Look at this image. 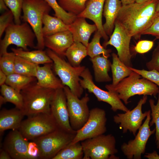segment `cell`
Wrapping results in <instances>:
<instances>
[{
    "mask_svg": "<svg viewBox=\"0 0 159 159\" xmlns=\"http://www.w3.org/2000/svg\"><path fill=\"white\" fill-rule=\"evenodd\" d=\"M42 32L44 37L57 33L69 30V25L60 19L52 16L49 14H45L43 17Z\"/></svg>",
    "mask_w": 159,
    "mask_h": 159,
    "instance_id": "26",
    "label": "cell"
},
{
    "mask_svg": "<svg viewBox=\"0 0 159 159\" xmlns=\"http://www.w3.org/2000/svg\"><path fill=\"white\" fill-rule=\"evenodd\" d=\"M7 76L3 71L0 69V85L1 86L5 84Z\"/></svg>",
    "mask_w": 159,
    "mask_h": 159,
    "instance_id": "47",
    "label": "cell"
},
{
    "mask_svg": "<svg viewBox=\"0 0 159 159\" xmlns=\"http://www.w3.org/2000/svg\"><path fill=\"white\" fill-rule=\"evenodd\" d=\"M50 113L59 128L67 132L76 133L69 122L67 98L63 88L55 90L50 106Z\"/></svg>",
    "mask_w": 159,
    "mask_h": 159,
    "instance_id": "16",
    "label": "cell"
},
{
    "mask_svg": "<svg viewBox=\"0 0 159 159\" xmlns=\"http://www.w3.org/2000/svg\"><path fill=\"white\" fill-rule=\"evenodd\" d=\"M4 38L0 39V56L7 52V49L13 44L28 51V47L36 49L34 40L36 35L30 25L26 22L20 24L13 23L5 30Z\"/></svg>",
    "mask_w": 159,
    "mask_h": 159,
    "instance_id": "6",
    "label": "cell"
},
{
    "mask_svg": "<svg viewBox=\"0 0 159 159\" xmlns=\"http://www.w3.org/2000/svg\"><path fill=\"white\" fill-rule=\"evenodd\" d=\"M0 92L6 102L14 104L16 107L21 110L23 105L21 94L10 86L5 84L1 86Z\"/></svg>",
    "mask_w": 159,
    "mask_h": 159,
    "instance_id": "32",
    "label": "cell"
},
{
    "mask_svg": "<svg viewBox=\"0 0 159 159\" xmlns=\"http://www.w3.org/2000/svg\"><path fill=\"white\" fill-rule=\"evenodd\" d=\"M51 7L44 0H24L21 18L28 23L34 32L37 43L36 49L43 50L45 47L42 34V20L44 15L49 14Z\"/></svg>",
    "mask_w": 159,
    "mask_h": 159,
    "instance_id": "5",
    "label": "cell"
},
{
    "mask_svg": "<svg viewBox=\"0 0 159 159\" xmlns=\"http://www.w3.org/2000/svg\"><path fill=\"white\" fill-rule=\"evenodd\" d=\"M11 158L10 155L3 148L0 149V159H10Z\"/></svg>",
    "mask_w": 159,
    "mask_h": 159,
    "instance_id": "46",
    "label": "cell"
},
{
    "mask_svg": "<svg viewBox=\"0 0 159 159\" xmlns=\"http://www.w3.org/2000/svg\"><path fill=\"white\" fill-rule=\"evenodd\" d=\"M52 63L45 64L42 66L38 65L35 76L37 83L39 86L45 88L55 90L63 88L65 86L52 71Z\"/></svg>",
    "mask_w": 159,
    "mask_h": 159,
    "instance_id": "21",
    "label": "cell"
},
{
    "mask_svg": "<svg viewBox=\"0 0 159 159\" xmlns=\"http://www.w3.org/2000/svg\"><path fill=\"white\" fill-rule=\"evenodd\" d=\"M54 11V16L62 20L66 24L72 23L77 17L73 14L65 11L60 6L56 0H44Z\"/></svg>",
    "mask_w": 159,
    "mask_h": 159,
    "instance_id": "35",
    "label": "cell"
},
{
    "mask_svg": "<svg viewBox=\"0 0 159 159\" xmlns=\"http://www.w3.org/2000/svg\"><path fill=\"white\" fill-rule=\"evenodd\" d=\"M44 42L45 47L62 57L74 42L71 32L67 30L44 37Z\"/></svg>",
    "mask_w": 159,
    "mask_h": 159,
    "instance_id": "19",
    "label": "cell"
},
{
    "mask_svg": "<svg viewBox=\"0 0 159 159\" xmlns=\"http://www.w3.org/2000/svg\"><path fill=\"white\" fill-rule=\"evenodd\" d=\"M132 37L128 35L122 26L116 20L114 29L110 39L104 42L103 46L105 48L109 45L113 46L117 50L120 59L127 66L132 67V55L130 48Z\"/></svg>",
    "mask_w": 159,
    "mask_h": 159,
    "instance_id": "15",
    "label": "cell"
},
{
    "mask_svg": "<svg viewBox=\"0 0 159 159\" xmlns=\"http://www.w3.org/2000/svg\"><path fill=\"white\" fill-rule=\"evenodd\" d=\"M7 6L13 13L15 24H21V13L24 0H4Z\"/></svg>",
    "mask_w": 159,
    "mask_h": 159,
    "instance_id": "38",
    "label": "cell"
},
{
    "mask_svg": "<svg viewBox=\"0 0 159 159\" xmlns=\"http://www.w3.org/2000/svg\"><path fill=\"white\" fill-rule=\"evenodd\" d=\"M87 55L86 47L81 43L74 42L67 50L65 56L74 67L80 66L82 60Z\"/></svg>",
    "mask_w": 159,
    "mask_h": 159,
    "instance_id": "28",
    "label": "cell"
},
{
    "mask_svg": "<svg viewBox=\"0 0 159 159\" xmlns=\"http://www.w3.org/2000/svg\"><path fill=\"white\" fill-rule=\"evenodd\" d=\"M28 152L31 159H39V151L38 146L33 140L29 143Z\"/></svg>",
    "mask_w": 159,
    "mask_h": 159,
    "instance_id": "44",
    "label": "cell"
},
{
    "mask_svg": "<svg viewBox=\"0 0 159 159\" xmlns=\"http://www.w3.org/2000/svg\"><path fill=\"white\" fill-rule=\"evenodd\" d=\"M151 119V111L149 110L146 119L139 129L135 138L121 145V150L127 159H141L142 155L145 153L149 138L155 132V128L152 130L150 128Z\"/></svg>",
    "mask_w": 159,
    "mask_h": 159,
    "instance_id": "12",
    "label": "cell"
},
{
    "mask_svg": "<svg viewBox=\"0 0 159 159\" xmlns=\"http://www.w3.org/2000/svg\"><path fill=\"white\" fill-rule=\"evenodd\" d=\"M37 80L35 77H28L14 73L7 76L5 84L20 92L28 85Z\"/></svg>",
    "mask_w": 159,
    "mask_h": 159,
    "instance_id": "30",
    "label": "cell"
},
{
    "mask_svg": "<svg viewBox=\"0 0 159 159\" xmlns=\"http://www.w3.org/2000/svg\"><path fill=\"white\" fill-rule=\"evenodd\" d=\"M4 0H0V11L2 12L9 10Z\"/></svg>",
    "mask_w": 159,
    "mask_h": 159,
    "instance_id": "48",
    "label": "cell"
},
{
    "mask_svg": "<svg viewBox=\"0 0 159 159\" xmlns=\"http://www.w3.org/2000/svg\"><path fill=\"white\" fill-rule=\"evenodd\" d=\"M55 90L41 87L34 82L20 92L23 100L21 110L27 117L39 113H50L51 102Z\"/></svg>",
    "mask_w": 159,
    "mask_h": 159,
    "instance_id": "3",
    "label": "cell"
},
{
    "mask_svg": "<svg viewBox=\"0 0 159 159\" xmlns=\"http://www.w3.org/2000/svg\"><path fill=\"white\" fill-rule=\"evenodd\" d=\"M122 6L120 0H105L103 14L105 21L103 28L106 34L110 36L115 27V23Z\"/></svg>",
    "mask_w": 159,
    "mask_h": 159,
    "instance_id": "23",
    "label": "cell"
},
{
    "mask_svg": "<svg viewBox=\"0 0 159 159\" xmlns=\"http://www.w3.org/2000/svg\"><path fill=\"white\" fill-rule=\"evenodd\" d=\"M148 70H155L159 72V43L154 50L151 59L146 63Z\"/></svg>",
    "mask_w": 159,
    "mask_h": 159,
    "instance_id": "41",
    "label": "cell"
},
{
    "mask_svg": "<svg viewBox=\"0 0 159 159\" xmlns=\"http://www.w3.org/2000/svg\"><path fill=\"white\" fill-rule=\"evenodd\" d=\"M150 35L159 40V11L157 12L153 22L143 35Z\"/></svg>",
    "mask_w": 159,
    "mask_h": 159,
    "instance_id": "42",
    "label": "cell"
},
{
    "mask_svg": "<svg viewBox=\"0 0 159 159\" xmlns=\"http://www.w3.org/2000/svg\"><path fill=\"white\" fill-rule=\"evenodd\" d=\"M80 77L82 79H80V83L82 88L87 90L90 93H93L99 101L103 102L109 104L112 111L115 112L120 110L126 112L129 110L115 93L104 90L95 85L88 68H85L81 74Z\"/></svg>",
    "mask_w": 159,
    "mask_h": 159,
    "instance_id": "13",
    "label": "cell"
},
{
    "mask_svg": "<svg viewBox=\"0 0 159 159\" xmlns=\"http://www.w3.org/2000/svg\"><path fill=\"white\" fill-rule=\"evenodd\" d=\"M14 19V15L10 10L4 12L0 16V38L2 36L6 28L13 23Z\"/></svg>",
    "mask_w": 159,
    "mask_h": 159,
    "instance_id": "40",
    "label": "cell"
},
{
    "mask_svg": "<svg viewBox=\"0 0 159 159\" xmlns=\"http://www.w3.org/2000/svg\"><path fill=\"white\" fill-rule=\"evenodd\" d=\"M63 89L67 98L70 124L72 129L77 131L84 125L89 117L90 110L88 103L90 97L86 93L80 99L72 93L68 87L64 86Z\"/></svg>",
    "mask_w": 159,
    "mask_h": 159,
    "instance_id": "10",
    "label": "cell"
},
{
    "mask_svg": "<svg viewBox=\"0 0 159 159\" xmlns=\"http://www.w3.org/2000/svg\"><path fill=\"white\" fill-rule=\"evenodd\" d=\"M29 143L18 130H12L4 140L3 148L11 158L31 159L28 152Z\"/></svg>",
    "mask_w": 159,
    "mask_h": 159,
    "instance_id": "17",
    "label": "cell"
},
{
    "mask_svg": "<svg viewBox=\"0 0 159 159\" xmlns=\"http://www.w3.org/2000/svg\"><path fill=\"white\" fill-rule=\"evenodd\" d=\"M147 98V95H144L132 110H129L124 113L117 114L113 116L114 122L119 125V127L122 129L123 133L129 131L135 136L148 113V110L144 113L142 111V106L146 102Z\"/></svg>",
    "mask_w": 159,
    "mask_h": 159,
    "instance_id": "14",
    "label": "cell"
},
{
    "mask_svg": "<svg viewBox=\"0 0 159 159\" xmlns=\"http://www.w3.org/2000/svg\"><path fill=\"white\" fill-rule=\"evenodd\" d=\"M108 58L102 55L90 58L94 69L95 79L97 82H108L112 80L108 74L111 63Z\"/></svg>",
    "mask_w": 159,
    "mask_h": 159,
    "instance_id": "24",
    "label": "cell"
},
{
    "mask_svg": "<svg viewBox=\"0 0 159 159\" xmlns=\"http://www.w3.org/2000/svg\"><path fill=\"white\" fill-rule=\"evenodd\" d=\"M105 0H88L83 11L77 16L87 18L92 21L96 26L105 42L108 40V36L105 32L102 23V15Z\"/></svg>",
    "mask_w": 159,
    "mask_h": 159,
    "instance_id": "18",
    "label": "cell"
},
{
    "mask_svg": "<svg viewBox=\"0 0 159 159\" xmlns=\"http://www.w3.org/2000/svg\"><path fill=\"white\" fill-rule=\"evenodd\" d=\"M131 70L138 73L142 77L145 78L155 84L159 88V72L155 70L148 71L139 69L128 67Z\"/></svg>",
    "mask_w": 159,
    "mask_h": 159,
    "instance_id": "39",
    "label": "cell"
},
{
    "mask_svg": "<svg viewBox=\"0 0 159 159\" xmlns=\"http://www.w3.org/2000/svg\"><path fill=\"white\" fill-rule=\"evenodd\" d=\"M24 116L22 111L16 107L2 109L0 112V135L8 130H18Z\"/></svg>",
    "mask_w": 159,
    "mask_h": 159,
    "instance_id": "22",
    "label": "cell"
},
{
    "mask_svg": "<svg viewBox=\"0 0 159 159\" xmlns=\"http://www.w3.org/2000/svg\"><path fill=\"white\" fill-rule=\"evenodd\" d=\"M107 121L106 113L104 109L98 107L92 109L90 110L87 121L82 128L77 131L71 143L80 142L104 134L107 131Z\"/></svg>",
    "mask_w": 159,
    "mask_h": 159,
    "instance_id": "11",
    "label": "cell"
},
{
    "mask_svg": "<svg viewBox=\"0 0 159 159\" xmlns=\"http://www.w3.org/2000/svg\"><path fill=\"white\" fill-rule=\"evenodd\" d=\"M16 55L13 52H7L0 56V69L7 75L14 73Z\"/></svg>",
    "mask_w": 159,
    "mask_h": 159,
    "instance_id": "37",
    "label": "cell"
},
{
    "mask_svg": "<svg viewBox=\"0 0 159 159\" xmlns=\"http://www.w3.org/2000/svg\"><path fill=\"white\" fill-rule=\"evenodd\" d=\"M149 103L151 109V120L149 125L151 126L155 124V142L157 148L159 149V92L158 93V99L156 105L154 100L150 99Z\"/></svg>",
    "mask_w": 159,
    "mask_h": 159,
    "instance_id": "36",
    "label": "cell"
},
{
    "mask_svg": "<svg viewBox=\"0 0 159 159\" xmlns=\"http://www.w3.org/2000/svg\"><path fill=\"white\" fill-rule=\"evenodd\" d=\"M144 157L148 159H159V155L155 150L151 153H146Z\"/></svg>",
    "mask_w": 159,
    "mask_h": 159,
    "instance_id": "45",
    "label": "cell"
},
{
    "mask_svg": "<svg viewBox=\"0 0 159 159\" xmlns=\"http://www.w3.org/2000/svg\"><path fill=\"white\" fill-rule=\"evenodd\" d=\"M83 156L80 142L70 143L61 150L52 159H82Z\"/></svg>",
    "mask_w": 159,
    "mask_h": 159,
    "instance_id": "29",
    "label": "cell"
},
{
    "mask_svg": "<svg viewBox=\"0 0 159 159\" xmlns=\"http://www.w3.org/2000/svg\"><path fill=\"white\" fill-rule=\"evenodd\" d=\"M112 62L111 65L112 75L113 86L117 85L121 81L129 76L132 71L119 59L117 54H112Z\"/></svg>",
    "mask_w": 159,
    "mask_h": 159,
    "instance_id": "27",
    "label": "cell"
},
{
    "mask_svg": "<svg viewBox=\"0 0 159 159\" xmlns=\"http://www.w3.org/2000/svg\"><path fill=\"white\" fill-rule=\"evenodd\" d=\"M156 11L157 12L159 11V1L156 8Z\"/></svg>",
    "mask_w": 159,
    "mask_h": 159,
    "instance_id": "52",
    "label": "cell"
},
{
    "mask_svg": "<svg viewBox=\"0 0 159 159\" xmlns=\"http://www.w3.org/2000/svg\"><path fill=\"white\" fill-rule=\"evenodd\" d=\"M11 49L16 56L37 64L53 63L52 60L47 55L46 51L37 49L30 51L24 50L20 48H12Z\"/></svg>",
    "mask_w": 159,
    "mask_h": 159,
    "instance_id": "25",
    "label": "cell"
},
{
    "mask_svg": "<svg viewBox=\"0 0 159 159\" xmlns=\"http://www.w3.org/2000/svg\"><path fill=\"white\" fill-rule=\"evenodd\" d=\"M159 0H149L142 3L122 5L117 20L128 35L139 39L153 21Z\"/></svg>",
    "mask_w": 159,
    "mask_h": 159,
    "instance_id": "1",
    "label": "cell"
},
{
    "mask_svg": "<svg viewBox=\"0 0 159 159\" xmlns=\"http://www.w3.org/2000/svg\"><path fill=\"white\" fill-rule=\"evenodd\" d=\"M69 30L71 32L74 42L81 43L87 47L90 36L97 30L96 25L88 23L85 18L77 17L73 22L69 25Z\"/></svg>",
    "mask_w": 159,
    "mask_h": 159,
    "instance_id": "20",
    "label": "cell"
},
{
    "mask_svg": "<svg viewBox=\"0 0 159 159\" xmlns=\"http://www.w3.org/2000/svg\"><path fill=\"white\" fill-rule=\"evenodd\" d=\"M88 0H58V3L65 11L76 16L82 12Z\"/></svg>",
    "mask_w": 159,
    "mask_h": 159,
    "instance_id": "34",
    "label": "cell"
},
{
    "mask_svg": "<svg viewBox=\"0 0 159 159\" xmlns=\"http://www.w3.org/2000/svg\"><path fill=\"white\" fill-rule=\"evenodd\" d=\"M101 37H102L100 33L97 30L96 31L91 41L86 47L87 55L91 58L101 54L108 57L110 56L111 50L106 49L100 44Z\"/></svg>",
    "mask_w": 159,
    "mask_h": 159,
    "instance_id": "31",
    "label": "cell"
},
{
    "mask_svg": "<svg viewBox=\"0 0 159 159\" xmlns=\"http://www.w3.org/2000/svg\"><path fill=\"white\" fill-rule=\"evenodd\" d=\"M46 51L52 60L54 71L62 84L68 87L74 95L80 98L84 91L80 83V77L85 67H73L51 49H47Z\"/></svg>",
    "mask_w": 159,
    "mask_h": 159,
    "instance_id": "4",
    "label": "cell"
},
{
    "mask_svg": "<svg viewBox=\"0 0 159 159\" xmlns=\"http://www.w3.org/2000/svg\"><path fill=\"white\" fill-rule=\"evenodd\" d=\"M76 134L58 128L32 140L38 146L39 159H52L61 150L72 141Z\"/></svg>",
    "mask_w": 159,
    "mask_h": 159,
    "instance_id": "9",
    "label": "cell"
},
{
    "mask_svg": "<svg viewBox=\"0 0 159 159\" xmlns=\"http://www.w3.org/2000/svg\"><path fill=\"white\" fill-rule=\"evenodd\" d=\"M149 0H135V2L138 3H142L146 2Z\"/></svg>",
    "mask_w": 159,
    "mask_h": 159,
    "instance_id": "51",
    "label": "cell"
},
{
    "mask_svg": "<svg viewBox=\"0 0 159 159\" xmlns=\"http://www.w3.org/2000/svg\"><path fill=\"white\" fill-rule=\"evenodd\" d=\"M83 159H118L116 140L111 134L100 135L81 142Z\"/></svg>",
    "mask_w": 159,
    "mask_h": 159,
    "instance_id": "7",
    "label": "cell"
},
{
    "mask_svg": "<svg viewBox=\"0 0 159 159\" xmlns=\"http://www.w3.org/2000/svg\"><path fill=\"white\" fill-rule=\"evenodd\" d=\"M38 65L16 56L14 73L27 76L35 77Z\"/></svg>",
    "mask_w": 159,
    "mask_h": 159,
    "instance_id": "33",
    "label": "cell"
},
{
    "mask_svg": "<svg viewBox=\"0 0 159 159\" xmlns=\"http://www.w3.org/2000/svg\"><path fill=\"white\" fill-rule=\"evenodd\" d=\"M58 128L51 113H39L28 116L22 121L18 130L28 141L46 135Z\"/></svg>",
    "mask_w": 159,
    "mask_h": 159,
    "instance_id": "8",
    "label": "cell"
},
{
    "mask_svg": "<svg viewBox=\"0 0 159 159\" xmlns=\"http://www.w3.org/2000/svg\"><path fill=\"white\" fill-rule=\"evenodd\" d=\"M2 95L0 96V106L1 107L2 105L6 103Z\"/></svg>",
    "mask_w": 159,
    "mask_h": 159,
    "instance_id": "50",
    "label": "cell"
},
{
    "mask_svg": "<svg viewBox=\"0 0 159 159\" xmlns=\"http://www.w3.org/2000/svg\"><path fill=\"white\" fill-rule=\"evenodd\" d=\"M122 5H125L131 4L135 2V0H120Z\"/></svg>",
    "mask_w": 159,
    "mask_h": 159,
    "instance_id": "49",
    "label": "cell"
},
{
    "mask_svg": "<svg viewBox=\"0 0 159 159\" xmlns=\"http://www.w3.org/2000/svg\"><path fill=\"white\" fill-rule=\"evenodd\" d=\"M141 77L132 71L117 85H107L105 87L108 91L115 93L125 105L129 102L128 100L130 97L136 95L156 96L159 92L158 87L148 79Z\"/></svg>",
    "mask_w": 159,
    "mask_h": 159,
    "instance_id": "2",
    "label": "cell"
},
{
    "mask_svg": "<svg viewBox=\"0 0 159 159\" xmlns=\"http://www.w3.org/2000/svg\"><path fill=\"white\" fill-rule=\"evenodd\" d=\"M153 41L142 40L139 41L134 47L135 51L140 54H144L150 51L153 47Z\"/></svg>",
    "mask_w": 159,
    "mask_h": 159,
    "instance_id": "43",
    "label": "cell"
}]
</instances>
